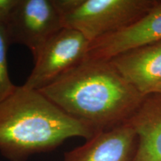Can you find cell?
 <instances>
[{
	"mask_svg": "<svg viewBox=\"0 0 161 161\" xmlns=\"http://www.w3.org/2000/svg\"><path fill=\"white\" fill-rule=\"evenodd\" d=\"M137 137L128 122L102 130L64 153L62 161H133Z\"/></svg>",
	"mask_w": 161,
	"mask_h": 161,
	"instance_id": "cell-7",
	"label": "cell"
},
{
	"mask_svg": "<svg viewBox=\"0 0 161 161\" xmlns=\"http://www.w3.org/2000/svg\"><path fill=\"white\" fill-rule=\"evenodd\" d=\"M4 25L10 45L26 46L34 59L48 39L64 28L55 0H18Z\"/></svg>",
	"mask_w": 161,
	"mask_h": 161,
	"instance_id": "cell-4",
	"label": "cell"
},
{
	"mask_svg": "<svg viewBox=\"0 0 161 161\" xmlns=\"http://www.w3.org/2000/svg\"><path fill=\"white\" fill-rule=\"evenodd\" d=\"M95 134L39 90L17 86L0 102V153L9 161H26L55 150L69 138L88 140Z\"/></svg>",
	"mask_w": 161,
	"mask_h": 161,
	"instance_id": "cell-2",
	"label": "cell"
},
{
	"mask_svg": "<svg viewBox=\"0 0 161 161\" xmlns=\"http://www.w3.org/2000/svg\"><path fill=\"white\" fill-rule=\"evenodd\" d=\"M18 0H0V23L5 24Z\"/></svg>",
	"mask_w": 161,
	"mask_h": 161,
	"instance_id": "cell-11",
	"label": "cell"
},
{
	"mask_svg": "<svg viewBox=\"0 0 161 161\" xmlns=\"http://www.w3.org/2000/svg\"><path fill=\"white\" fill-rule=\"evenodd\" d=\"M160 1L55 0L64 28L76 30L91 43L132 25Z\"/></svg>",
	"mask_w": 161,
	"mask_h": 161,
	"instance_id": "cell-3",
	"label": "cell"
},
{
	"mask_svg": "<svg viewBox=\"0 0 161 161\" xmlns=\"http://www.w3.org/2000/svg\"><path fill=\"white\" fill-rule=\"evenodd\" d=\"M9 46L5 25L0 23V102L11 94L17 87L9 76L7 57Z\"/></svg>",
	"mask_w": 161,
	"mask_h": 161,
	"instance_id": "cell-10",
	"label": "cell"
},
{
	"mask_svg": "<svg viewBox=\"0 0 161 161\" xmlns=\"http://www.w3.org/2000/svg\"><path fill=\"white\" fill-rule=\"evenodd\" d=\"M161 41V2L128 27L90 43L86 58L109 60L140 46Z\"/></svg>",
	"mask_w": 161,
	"mask_h": 161,
	"instance_id": "cell-6",
	"label": "cell"
},
{
	"mask_svg": "<svg viewBox=\"0 0 161 161\" xmlns=\"http://www.w3.org/2000/svg\"><path fill=\"white\" fill-rule=\"evenodd\" d=\"M109 60L143 96L152 94L161 84V41L123 52Z\"/></svg>",
	"mask_w": 161,
	"mask_h": 161,
	"instance_id": "cell-8",
	"label": "cell"
},
{
	"mask_svg": "<svg viewBox=\"0 0 161 161\" xmlns=\"http://www.w3.org/2000/svg\"><path fill=\"white\" fill-rule=\"evenodd\" d=\"M127 122L137 137L133 161H161V95L145 96Z\"/></svg>",
	"mask_w": 161,
	"mask_h": 161,
	"instance_id": "cell-9",
	"label": "cell"
},
{
	"mask_svg": "<svg viewBox=\"0 0 161 161\" xmlns=\"http://www.w3.org/2000/svg\"><path fill=\"white\" fill-rule=\"evenodd\" d=\"M39 91L96 134L126 122L145 98L110 60L89 58Z\"/></svg>",
	"mask_w": 161,
	"mask_h": 161,
	"instance_id": "cell-1",
	"label": "cell"
},
{
	"mask_svg": "<svg viewBox=\"0 0 161 161\" xmlns=\"http://www.w3.org/2000/svg\"><path fill=\"white\" fill-rule=\"evenodd\" d=\"M160 94V95H161V84L159 85L158 86H157V87L154 89V91H153V92L152 94Z\"/></svg>",
	"mask_w": 161,
	"mask_h": 161,
	"instance_id": "cell-12",
	"label": "cell"
},
{
	"mask_svg": "<svg viewBox=\"0 0 161 161\" xmlns=\"http://www.w3.org/2000/svg\"><path fill=\"white\" fill-rule=\"evenodd\" d=\"M90 42L76 30L62 28L51 36L35 58L24 86L40 90L86 58Z\"/></svg>",
	"mask_w": 161,
	"mask_h": 161,
	"instance_id": "cell-5",
	"label": "cell"
}]
</instances>
